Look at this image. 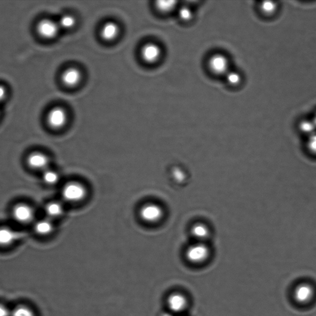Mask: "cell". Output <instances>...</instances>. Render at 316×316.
Wrapping results in <instances>:
<instances>
[{"mask_svg":"<svg viewBox=\"0 0 316 316\" xmlns=\"http://www.w3.org/2000/svg\"><path fill=\"white\" fill-rule=\"evenodd\" d=\"M209 68L216 75H226L229 72V61L227 56L216 53L210 56L208 61Z\"/></svg>","mask_w":316,"mask_h":316,"instance_id":"cell-3","label":"cell"},{"mask_svg":"<svg viewBox=\"0 0 316 316\" xmlns=\"http://www.w3.org/2000/svg\"><path fill=\"white\" fill-rule=\"evenodd\" d=\"M18 237L17 233L13 229L7 227L0 228V246L7 247L12 245Z\"/></svg>","mask_w":316,"mask_h":316,"instance_id":"cell-14","label":"cell"},{"mask_svg":"<svg viewBox=\"0 0 316 316\" xmlns=\"http://www.w3.org/2000/svg\"><path fill=\"white\" fill-rule=\"evenodd\" d=\"M312 121H313V122H314V123L315 125V126H316V115H315V117H314V120H313Z\"/></svg>","mask_w":316,"mask_h":316,"instance_id":"cell-30","label":"cell"},{"mask_svg":"<svg viewBox=\"0 0 316 316\" xmlns=\"http://www.w3.org/2000/svg\"><path fill=\"white\" fill-rule=\"evenodd\" d=\"M176 6V2L174 1H158L156 2V7L162 13L171 12Z\"/></svg>","mask_w":316,"mask_h":316,"instance_id":"cell-23","label":"cell"},{"mask_svg":"<svg viewBox=\"0 0 316 316\" xmlns=\"http://www.w3.org/2000/svg\"><path fill=\"white\" fill-rule=\"evenodd\" d=\"M163 215V209L158 204L150 203L144 205L140 210L142 220L148 223L158 222Z\"/></svg>","mask_w":316,"mask_h":316,"instance_id":"cell-5","label":"cell"},{"mask_svg":"<svg viewBox=\"0 0 316 316\" xmlns=\"http://www.w3.org/2000/svg\"><path fill=\"white\" fill-rule=\"evenodd\" d=\"M13 215L18 222L28 224L34 220L35 213L33 208L28 204H19L13 209Z\"/></svg>","mask_w":316,"mask_h":316,"instance_id":"cell-7","label":"cell"},{"mask_svg":"<svg viewBox=\"0 0 316 316\" xmlns=\"http://www.w3.org/2000/svg\"><path fill=\"white\" fill-rule=\"evenodd\" d=\"M299 127L302 133L309 135V136L316 132V126L312 120L302 121Z\"/></svg>","mask_w":316,"mask_h":316,"instance_id":"cell-20","label":"cell"},{"mask_svg":"<svg viewBox=\"0 0 316 316\" xmlns=\"http://www.w3.org/2000/svg\"><path fill=\"white\" fill-rule=\"evenodd\" d=\"M119 32H120V29L118 24L113 22H108L102 26L101 36L104 40L112 41L118 37Z\"/></svg>","mask_w":316,"mask_h":316,"instance_id":"cell-13","label":"cell"},{"mask_svg":"<svg viewBox=\"0 0 316 316\" xmlns=\"http://www.w3.org/2000/svg\"><path fill=\"white\" fill-rule=\"evenodd\" d=\"M314 294V289L311 285L307 283H301L295 289L294 298L299 303L305 304L311 300Z\"/></svg>","mask_w":316,"mask_h":316,"instance_id":"cell-10","label":"cell"},{"mask_svg":"<svg viewBox=\"0 0 316 316\" xmlns=\"http://www.w3.org/2000/svg\"><path fill=\"white\" fill-rule=\"evenodd\" d=\"M0 316H11V310L3 304H0Z\"/></svg>","mask_w":316,"mask_h":316,"instance_id":"cell-28","label":"cell"},{"mask_svg":"<svg viewBox=\"0 0 316 316\" xmlns=\"http://www.w3.org/2000/svg\"><path fill=\"white\" fill-rule=\"evenodd\" d=\"M7 96V90L5 86L0 85V102L4 101Z\"/></svg>","mask_w":316,"mask_h":316,"instance_id":"cell-29","label":"cell"},{"mask_svg":"<svg viewBox=\"0 0 316 316\" xmlns=\"http://www.w3.org/2000/svg\"><path fill=\"white\" fill-rule=\"evenodd\" d=\"M191 234L197 239L204 240L209 236V229L204 224H197L191 229Z\"/></svg>","mask_w":316,"mask_h":316,"instance_id":"cell-17","label":"cell"},{"mask_svg":"<svg viewBox=\"0 0 316 316\" xmlns=\"http://www.w3.org/2000/svg\"><path fill=\"white\" fill-rule=\"evenodd\" d=\"M261 12L266 15L274 14L277 9L276 3L271 1H266L261 3L260 5Z\"/></svg>","mask_w":316,"mask_h":316,"instance_id":"cell-22","label":"cell"},{"mask_svg":"<svg viewBox=\"0 0 316 316\" xmlns=\"http://www.w3.org/2000/svg\"><path fill=\"white\" fill-rule=\"evenodd\" d=\"M67 115L63 108H53L50 111L47 116V122L50 128L54 129H60L66 125Z\"/></svg>","mask_w":316,"mask_h":316,"instance_id":"cell-6","label":"cell"},{"mask_svg":"<svg viewBox=\"0 0 316 316\" xmlns=\"http://www.w3.org/2000/svg\"><path fill=\"white\" fill-rule=\"evenodd\" d=\"M62 195L65 200L70 202L82 201L86 195V188L79 182H71L67 183L62 190Z\"/></svg>","mask_w":316,"mask_h":316,"instance_id":"cell-1","label":"cell"},{"mask_svg":"<svg viewBox=\"0 0 316 316\" xmlns=\"http://www.w3.org/2000/svg\"><path fill=\"white\" fill-rule=\"evenodd\" d=\"M179 16L181 20L188 21L192 19L193 13L188 7H183L179 10Z\"/></svg>","mask_w":316,"mask_h":316,"instance_id":"cell-25","label":"cell"},{"mask_svg":"<svg viewBox=\"0 0 316 316\" xmlns=\"http://www.w3.org/2000/svg\"><path fill=\"white\" fill-rule=\"evenodd\" d=\"M27 163L32 169L43 170V171L48 169L49 159L47 155L41 152L32 153L27 159Z\"/></svg>","mask_w":316,"mask_h":316,"instance_id":"cell-9","label":"cell"},{"mask_svg":"<svg viewBox=\"0 0 316 316\" xmlns=\"http://www.w3.org/2000/svg\"><path fill=\"white\" fill-rule=\"evenodd\" d=\"M75 19L74 16L70 15H66L62 16L59 20L58 25L59 28L64 29H71L75 26Z\"/></svg>","mask_w":316,"mask_h":316,"instance_id":"cell-21","label":"cell"},{"mask_svg":"<svg viewBox=\"0 0 316 316\" xmlns=\"http://www.w3.org/2000/svg\"><path fill=\"white\" fill-rule=\"evenodd\" d=\"M307 147L312 153L316 154V132L309 136Z\"/></svg>","mask_w":316,"mask_h":316,"instance_id":"cell-27","label":"cell"},{"mask_svg":"<svg viewBox=\"0 0 316 316\" xmlns=\"http://www.w3.org/2000/svg\"><path fill=\"white\" fill-rule=\"evenodd\" d=\"M59 26L58 23L48 19L40 21L37 26V31L43 39H53L57 36Z\"/></svg>","mask_w":316,"mask_h":316,"instance_id":"cell-4","label":"cell"},{"mask_svg":"<svg viewBox=\"0 0 316 316\" xmlns=\"http://www.w3.org/2000/svg\"><path fill=\"white\" fill-rule=\"evenodd\" d=\"M161 56V49L155 43H148L142 50L143 59L148 63H155Z\"/></svg>","mask_w":316,"mask_h":316,"instance_id":"cell-12","label":"cell"},{"mask_svg":"<svg viewBox=\"0 0 316 316\" xmlns=\"http://www.w3.org/2000/svg\"><path fill=\"white\" fill-rule=\"evenodd\" d=\"M226 80L229 84L232 86L239 85L242 81L241 75L236 71H229L226 75Z\"/></svg>","mask_w":316,"mask_h":316,"instance_id":"cell-24","label":"cell"},{"mask_svg":"<svg viewBox=\"0 0 316 316\" xmlns=\"http://www.w3.org/2000/svg\"><path fill=\"white\" fill-rule=\"evenodd\" d=\"M43 180L46 184L53 185L58 183L59 179V174L53 170L46 169L43 174Z\"/></svg>","mask_w":316,"mask_h":316,"instance_id":"cell-19","label":"cell"},{"mask_svg":"<svg viewBox=\"0 0 316 316\" xmlns=\"http://www.w3.org/2000/svg\"><path fill=\"white\" fill-rule=\"evenodd\" d=\"M172 176L175 182L179 183L183 182L185 179V173L183 172L182 170L178 168V167H174V168L172 169Z\"/></svg>","mask_w":316,"mask_h":316,"instance_id":"cell-26","label":"cell"},{"mask_svg":"<svg viewBox=\"0 0 316 316\" xmlns=\"http://www.w3.org/2000/svg\"><path fill=\"white\" fill-rule=\"evenodd\" d=\"M82 78V74L79 69L75 67H69L62 74V81L65 85L73 87L79 84Z\"/></svg>","mask_w":316,"mask_h":316,"instance_id":"cell-11","label":"cell"},{"mask_svg":"<svg viewBox=\"0 0 316 316\" xmlns=\"http://www.w3.org/2000/svg\"><path fill=\"white\" fill-rule=\"evenodd\" d=\"M11 316H36L31 307L24 304L18 305L11 310Z\"/></svg>","mask_w":316,"mask_h":316,"instance_id":"cell-18","label":"cell"},{"mask_svg":"<svg viewBox=\"0 0 316 316\" xmlns=\"http://www.w3.org/2000/svg\"><path fill=\"white\" fill-rule=\"evenodd\" d=\"M167 304L171 311L179 313L183 311L188 305L187 298L182 293H171L167 299Z\"/></svg>","mask_w":316,"mask_h":316,"instance_id":"cell-8","label":"cell"},{"mask_svg":"<svg viewBox=\"0 0 316 316\" xmlns=\"http://www.w3.org/2000/svg\"><path fill=\"white\" fill-rule=\"evenodd\" d=\"M53 229V224L49 219H44L37 221L34 226L35 231L40 236H47L52 233Z\"/></svg>","mask_w":316,"mask_h":316,"instance_id":"cell-15","label":"cell"},{"mask_svg":"<svg viewBox=\"0 0 316 316\" xmlns=\"http://www.w3.org/2000/svg\"><path fill=\"white\" fill-rule=\"evenodd\" d=\"M186 258L193 264H200L206 261L209 256V250L203 244H196L190 246L186 252Z\"/></svg>","mask_w":316,"mask_h":316,"instance_id":"cell-2","label":"cell"},{"mask_svg":"<svg viewBox=\"0 0 316 316\" xmlns=\"http://www.w3.org/2000/svg\"><path fill=\"white\" fill-rule=\"evenodd\" d=\"M45 213L49 218H59L63 215L64 207L59 202L51 201L46 206Z\"/></svg>","mask_w":316,"mask_h":316,"instance_id":"cell-16","label":"cell"}]
</instances>
